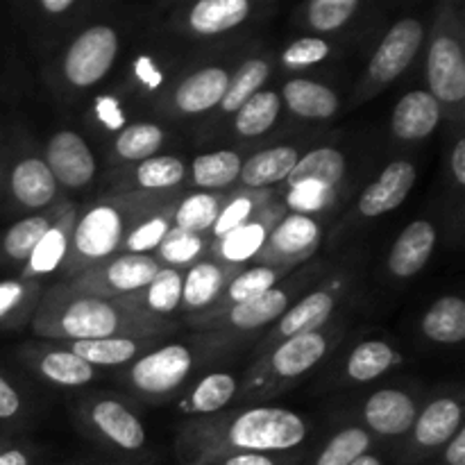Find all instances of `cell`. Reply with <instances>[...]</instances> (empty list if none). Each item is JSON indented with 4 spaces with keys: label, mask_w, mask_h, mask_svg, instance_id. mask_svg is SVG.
Wrapping results in <instances>:
<instances>
[{
    "label": "cell",
    "mask_w": 465,
    "mask_h": 465,
    "mask_svg": "<svg viewBox=\"0 0 465 465\" xmlns=\"http://www.w3.org/2000/svg\"><path fill=\"white\" fill-rule=\"evenodd\" d=\"M304 416L282 407H250L189 418L175 436L182 465H213L234 454L289 452L307 440Z\"/></svg>",
    "instance_id": "1"
},
{
    "label": "cell",
    "mask_w": 465,
    "mask_h": 465,
    "mask_svg": "<svg viewBox=\"0 0 465 465\" xmlns=\"http://www.w3.org/2000/svg\"><path fill=\"white\" fill-rule=\"evenodd\" d=\"M30 327L39 339L73 343L98 339H159L173 334L177 322L130 307L121 298L77 295L54 284L41 293Z\"/></svg>",
    "instance_id": "2"
},
{
    "label": "cell",
    "mask_w": 465,
    "mask_h": 465,
    "mask_svg": "<svg viewBox=\"0 0 465 465\" xmlns=\"http://www.w3.org/2000/svg\"><path fill=\"white\" fill-rule=\"evenodd\" d=\"M177 198L180 195L175 191H168V193H114L77 213L68 254L59 268L64 280H71L86 268L118 254L125 236L139 223H143L145 218L153 216L166 204L175 203Z\"/></svg>",
    "instance_id": "3"
},
{
    "label": "cell",
    "mask_w": 465,
    "mask_h": 465,
    "mask_svg": "<svg viewBox=\"0 0 465 465\" xmlns=\"http://www.w3.org/2000/svg\"><path fill=\"white\" fill-rule=\"evenodd\" d=\"M343 334V327L325 325L322 330L293 336V339L282 341L275 348L257 354V361L245 372V380L236 391V398L263 400L282 393L286 386L316 368L341 343Z\"/></svg>",
    "instance_id": "4"
},
{
    "label": "cell",
    "mask_w": 465,
    "mask_h": 465,
    "mask_svg": "<svg viewBox=\"0 0 465 465\" xmlns=\"http://www.w3.org/2000/svg\"><path fill=\"white\" fill-rule=\"evenodd\" d=\"M425 77L440 109L461 116L465 103V27L459 3H440L427 45Z\"/></svg>",
    "instance_id": "5"
},
{
    "label": "cell",
    "mask_w": 465,
    "mask_h": 465,
    "mask_svg": "<svg viewBox=\"0 0 465 465\" xmlns=\"http://www.w3.org/2000/svg\"><path fill=\"white\" fill-rule=\"evenodd\" d=\"M162 268L153 254H114L59 284L77 295L116 300L148 286Z\"/></svg>",
    "instance_id": "6"
},
{
    "label": "cell",
    "mask_w": 465,
    "mask_h": 465,
    "mask_svg": "<svg viewBox=\"0 0 465 465\" xmlns=\"http://www.w3.org/2000/svg\"><path fill=\"white\" fill-rule=\"evenodd\" d=\"M302 272L300 275L291 272L275 289L266 291V293L250 300V302L236 304V307L221 313V316L186 318V322L191 327H195V330L212 331V334H245V331L262 330V327H268L271 322H275L291 307V300L302 289Z\"/></svg>",
    "instance_id": "7"
},
{
    "label": "cell",
    "mask_w": 465,
    "mask_h": 465,
    "mask_svg": "<svg viewBox=\"0 0 465 465\" xmlns=\"http://www.w3.org/2000/svg\"><path fill=\"white\" fill-rule=\"evenodd\" d=\"M422 41H425V25L418 18H400L389 27L381 44L372 53L371 62H368L366 77L361 84V95L359 100H366L371 95L380 94L384 86L393 84L416 59L420 53Z\"/></svg>",
    "instance_id": "8"
},
{
    "label": "cell",
    "mask_w": 465,
    "mask_h": 465,
    "mask_svg": "<svg viewBox=\"0 0 465 465\" xmlns=\"http://www.w3.org/2000/svg\"><path fill=\"white\" fill-rule=\"evenodd\" d=\"M121 39L112 25H91L82 30L62 57V77L73 89H91L112 71Z\"/></svg>",
    "instance_id": "9"
},
{
    "label": "cell",
    "mask_w": 465,
    "mask_h": 465,
    "mask_svg": "<svg viewBox=\"0 0 465 465\" xmlns=\"http://www.w3.org/2000/svg\"><path fill=\"white\" fill-rule=\"evenodd\" d=\"M195 368V354L184 343H168L150 350L130 368V386L153 402L171 398Z\"/></svg>",
    "instance_id": "10"
},
{
    "label": "cell",
    "mask_w": 465,
    "mask_h": 465,
    "mask_svg": "<svg viewBox=\"0 0 465 465\" xmlns=\"http://www.w3.org/2000/svg\"><path fill=\"white\" fill-rule=\"evenodd\" d=\"M345 293H348V280H345V277H334V280H330L327 284L318 286L316 291H312L309 295L300 298L295 304H291V307L277 318L271 334L263 339L259 354L275 348L277 343H282V341L286 339L322 330V327L330 322L331 313L336 312V307H339V302L343 300Z\"/></svg>",
    "instance_id": "11"
},
{
    "label": "cell",
    "mask_w": 465,
    "mask_h": 465,
    "mask_svg": "<svg viewBox=\"0 0 465 465\" xmlns=\"http://www.w3.org/2000/svg\"><path fill=\"white\" fill-rule=\"evenodd\" d=\"M322 243L321 223L307 213L289 212L268 234L262 252L254 257V266L298 268L316 254Z\"/></svg>",
    "instance_id": "12"
},
{
    "label": "cell",
    "mask_w": 465,
    "mask_h": 465,
    "mask_svg": "<svg viewBox=\"0 0 465 465\" xmlns=\"http://www.w3.org/2000/svg\"><path fill=\"white\" fill-rule=\"evenodd\" d=\"M289 213L284 200L272 198L263 207H259L243 225L236 227L234 232L225 234L223 239L209 241V254L216 262L227 263V266H248L254 262L259 252H262L263 243H266L268 234L272 227Z\"/></svg>",
    "instance_id": "13"
},
{
    "label": "cell",
    "mask_w": 465,
    "mask_h": 465,
    "mask_svg": "<svg viewBox=\"0 0 465 465\" xmlns=\"http://www.w3.org/2000/svg\"><path fill=\"white\" fill-rule=\"evenodd\" d=\"M45 166L53 173L57 186L64 189H84L94 182L98 163L94 150L82 134L73 130H59L45 145Z\"/></svg>",
    "instance_id": "14"
},
{
    "label": "cell",
    "mask_w": 465,
    "mask_h": 465,
    "mask_svg": "<svg viewBox=\"0 0 465 465\" xmlns=\"http://www.w3.org/2000/svg\"><path fill=\"white\" fill-rule=\"evenodd\" d=\"M84 425L100 440L123 452H139L145 445V427L123 402L112 398H100L82 409Z\"/></svg>",
    "instance_id": "15"
},
{
    "label": "cell",
    "mask_w": 465,
    "mask_h": 465,
    "mask_svg": "<svg viewBox=\"0 0 465 465\" xmlns=\"http://www.w3.org/2000/svg\"><path fill=\"white\" fill-rule=\"evenodd\" d=\"M239 271V266H227L212 257L200 259L193 266L182 271L180 312H184L186 318L209 312Z\"/></svg>",
    "instance_id": "16"
},
{
    "label": "cell",
    "mask_w": 465,
    "mask_h": 465,
    "mask_svg": "<svg viewBox=\"0 0 465 465\" xmlns=\"http://www.w3.org/2000/svg\"><path fill=\"white\" fill-rule=\"evenodd\" d=\"M418 402L411 393L400 389L375 391L363 404V422L368 431L391 439L411 431L418 418Z\"/></svg>",
    "instance_id": "17"
},
{
    "label": "cell",
    "mask_w": 465,
    "mask_h": 465,
    "mask_svg": "<svg viewBox=\"0 0 465 465\" xmlns=\"http://www.w3.org/2000/svg\"><path fill=\"white\" fill-rule=\"evenodd\" d=\"M418 171L407 159H395L384 171L380 173L375 182L361 193L357 203L359 216L363 218H380L384 213L393 212L407 200L416 184Z\"/></svg>",
    "instance_id": "18"
},
{
    "label": "cell",
    "mask_w": 465,
    "mask_h": 465,
    "mask_svg": "<svg viewBox=\"0 0 465 465\" xmlns=\"http://www.w3.org/2000/svg\"><path fill=\"white\" fill-rule=\"evenodd\" d=\"M230 84V71L223 66H204L191 73L171 94V109L182 116L207 114L221 104Z\"/></svg>",
    "instance_id": "19"
},
{
    "label": "cell",
    "mask_w": 465,
    "mask_h": 465,
    "mask_svg": "<svg viewBox=\"0 0 465 465\" xmlns=\"http://www.w3.org/2000/svg\"><path fill=\"white\" fill-rule=\"evenodd\" d=\"M463 427V404L452 395H443L418 411L411 427V448L420 452H431L450 443L454 434Z\"/></svg>",
    "instance_id": "20"
},
{
    "label": "cell",
    "mask_w": 465,
    "mask_h": 465,
    "mask_svg": "<svg viewBox=\"0 0 465 465\" xmlns=\"http://www.w3.org/2000/svg\"><path fill=\"white\" fill-rule=\"evenodd\" d=\"M77 218V204H68L64 209L62 216L54 221V225L41 236L36 248L27 257V262L21 268V280H35L39 282L41 277H48L59 272L64 259L68 254V245H71L73 227H75Z\"/></svg>",
    "instance_id": "21"
},
{
    "label": "cell",
    "mask_w": 465,
    "mask_h": 465,
    "mask_svg": "<svg viewBox=\"0 0 465 465\" xmlns=\"http://www.w3.org/2000/svg\"><path fill=\"white\" fill-rule=\"evenodd\" d=\"M436 236L439 234H436V227L431 221L420 218V221L409 223L391 248L389 263H386L391 275L398 277V280L416 277L434 254Z\"/></svg>",
    "instance_id": "22"
},
{
    "label": "cell",
    "mask_w": 465,
    "mask_h": 465,
    "mask_svg": "<svg viewBox=\"0 0 465 465\" xmlns=\"http://www.w3.org/2000/svg\"><path fill=\"white\" fill-rule=\"evenodd\" d=\"M57 182L41 157H23L9 175V193L23 209H48L57 203Z\"/></svg>",
    "instance_id": "23"
},
{
    "label": "cell",
    "mask_w": 465,
    "mask_h": 465,
    "mask_svg": "<svg viewBox=\"0 0 465 465\" xmlns=\"http://www.w3.org/2000/svg\"><path fill=\"white\" fill-rule=\"evenodd\" d=\"M443 118V109L430 91H409L395 104L391 116V132L400 141H422L434 134Z\"/></svg>",
    "instance_id": "24"
},
{
    "label": "cell",
    "mask_w": 465,
    "mask_h": 465,
    "mask_svg": "<svg viewBox=\"0 0 465 465\" xmlns=\"http://www.w3.org/2000/svg\"><path fill=\"white\" fill-rule=\"evenodd\" d=\"M295 272V268H275V266H245L236 272L234 277L230 280V284L225 286L221 298L216 300L209 312L200 313L203 318H212V316H221L225 313L227 309L236 307V304L250 302V300L259 298L266 291L275 289L280 282H284L286 277ZM193 318V316H191Z\"/></svg>",
    "instance_id": "25"
},
{
    "label": "cell",
    "mask_w": 465,
    "mask_h": 465,
    "mask_svg": "<svg viewBox=\"0 0 465 465\" xmlns=\"http://www.w3.org/2000/svg\"><path fill=\"white\" fill-rule=\"evenodd\" d=\"M186 166L180 157L157 154L136 163L130 175L116 182V193H168L184 182Z\"/></svg>",
    "instance_id": "26"
},
{
    "label": "cell",
    "mask_w": 465,
    "mask_h": 465,
    "mask_svg": "<svg viewBox=\"0 0 465 465\" xmlns=\"http://www.w3.org/2000/svg\"><path fill=\"white\" fill-rule=\"evenodd\" d=\"M345 154L336 148H316L298 159L293 171L286 177V186L300 189V186H313V189L336 193L345 177Z\"/></svg>",
    "instance_id": "27"
},
{
    "label": "cell",
    "mask_w": 465,
    "mask_h": 465,
    "mask_svg": "<svg viewBox=\"0 0 465 465\" xmlns=\"http://www.w3.org/2000/svg\"><path fill=\"white\" fill-rule=\"evenodd\" d=\"M250 14V0H200L186 12L184 27L195 36H218L243 25Z\"/></svg>",
    "instance_id": "28"
},
{
    "label": "cell",
    "mask_w": 465,
    "mask_h": 465,
    "mask_svg": "<svg viewBox=\"0 0 465 465\" xmlns=\"http://www.w3.org/2000/svg\"><path fill=\"white\" fill-rule=\"evenodd\" d=\"M23 357H25L27 366L35 368L48 384L77 389V386H86L95 380V368L75 357L68 348L23 350Z\"/></svg>",
    "instance_id": "29"
},
{
    "label": "cell",
    "mask_w": 465,
    "mask_h": 465,
    "mask_svg": "<svg viewBox=\"0 0 465 465\" xmlns=\"http://www.w3.org/2000/svg\"><path fill=\"white\" fill-rule=\"evenodd\" d=\"M300 153L293 145H275L262 150L241 163L239 184L248 191H263L286 182L289 173L298 163Z\"/></svg>",
    "instance_id": "30"
},
{
    "label": "cell",
    "mask_w": 465,
    "mask_h": 465,
    "mask_svg": "<svg viewBox=\"0 0 465 465\" xmlns=\"http://www.w3.org/2000/svg\"><path fill=\"white\" fill-rule=\"evenodd\" d=\"M68 204L71 203H66V200H57V203L50 204L48 209H41V212L14 223V225L3 234V241H0L5 259H9V262L14 263H21L23 266V263L27 262V257L32 254V250H35L36 243L41 241V236L54 225V221L62 216L64 209H66Z\"/></svg>",
    "instance_id": "31"
},
{
    "label": "cell",
    "mask_w": 465,
    "mask_h": 465,
    "mask_svg": "<svg viewBox=\"0 0 465 465\" xmlns=\"http://www.w3.org/2000/svg\"><path fill=\"white\" fill-rule=\"evenodd\" d=\"M154 343L157 339H98L73 341L66 348L91 368H116L148 354Z\"/></svg>",
    "instance_id": "32"
},
{
    "label": "cell",
    "mask_w": 465,
    "mask_h": 465,
    "mask_svg": "<svg viewBox=\"0 0 465 465\" xmlns=\"http://www.w3.org/2000/svg\"><path fill=\"white\" fill-rule=\"evenodd\" d=\"M280 98H284L291 114L309 121H327L339 114V95L330 86L307 77H293L284 84Z\"/></svg>",
    "instance_id": "33"
},
{
    "label": "cell",
    "mask_w": 465,
    "mask_h": 465,
    "mask_svg": "<svg viewBox=\"0 0 465 465\" xmlns=\"http://www.w3.org/2000/svg\"><path fill=\"white\" fill-rule=\"evenodd\" d=\"M236 391H239V380L234 375H230V372H212V375L203 377L184 395L177 409L189 418L213 416V413H221L232 400H236Z\"/></svg>",
    "instance_id": "34"
},
{
    "label": "cell",
    "mask_w": 465,
    "mask_h": 465,
    "mask_svg": "<svg viewBox=\"0 0 465 465\" xmlns=\"http://www.w3.org/2000/svg\"><path fill=\"white\" fill-rule=\"evenodd\" d=\"M130 307L141 309L145 313H153L159 318H171L180 312L182 302V271L175 268H162L148 286H143L136 293L121 298Z\"/></svg>",
    "instance_id": "35"
},
{
    "label": "cell",
    "mask_w": 465,
    "mask_h": 465,
    "mask_svg": "<svg viewBox=\"0 0 465 465\" xmlns=\"http://www.w3.org/2000/svg\"><path fill=\"white\" fill-rule=\"evenodd\" d=\"M227 200L230 195L223 191H193L177 200L175 212H173V227L209 239V232Z\"/></svg>",
    "instance_id": "36"
},
{
    "label": "cell",
    "mask_w": 465,
    "mask_h": 465,
    "mask_svg": "<svg viewBox=\"0 0 465 465\" xmlns=\"http://www.w3.org/2000/svg\"><path fill=\"white\" fill-rule=\"evenodd\" d=\"M44 286L35 280H0V331L32 322Z\"/></svg>",
    "instance_id": "37"
},
{
    "label": "cell",
    "mask_w": 465,
    "mask_h": 465,
    "mask_svg": "<svg viewBox=\"0 0 465 465\" xmlns=\"http://www.w3.org/2000/svg\"><path fill=\"white\" fill-rule=\"evenodd\" d=\"M402 363V354L384 341H363L345 361V377L352 384H368Z\"/></svg>",
    "instance_id": "38"
},
{
    "label": "cell",
    "mask_w": 465,
    "mask_h": 465,
    "mask_svg": "<svg viewBox=\"0 0 465 465\" xmlns=\"http://www.w3.org/2000/svg\"><path fill=\"white\" fill-rule=\"evenodd\" d=\"M422 334L440 345H457L465 341V302L459 295L436 300L420 321Z\"/></svg>",
    "instance_id": "39"
},
{
    "label": "cell",
    "mask_w": 465,
    "mask_h": 465,
    "mask_svg": "<svg viewBox=\"0 0 465 465\" xmlns=\"http://www.w3.org/2000/svg\"><path fill=\"white\" fill-rule=\"evenodd\" d=\"M243 159L232 150L198 154L191 163V182L200 191H223L239 182Z\"/></svg>",
    "instance_id": "40"
},
{
    "label": "cell",
    "mask_w": 465,
    "mask_h": 465,
    "mask_svg": "<svg viewBox=\"0 0 465 465\" xmlns=\"http://www.w3.org/2000/svg\"><path fill=\"white\" fill-rule=\"evenodd\" d=\"M268 75H271V62L263 57H252L245 59L239 68H236L234 75L230 77V84H227L225 95L221 100V112L223 114H236L250 98H252L257 91H262V86L266 84Z\"/></svg>",
    "instance_id": "41"
},
{
    "label": "cell",
    "mask_w": 465,
    "mask_h": 465,
    "mask_svg": "<svg viewBox=\"0 0 465 465\" xmlns=\"http://www.w3.org/2000/svg\"><path fill=\"white\" fill-rule=\"evenodd\" d=\"M282 112V98L277 91H257L239 112L234 114V127L241 136H262L272 130Z\"/></svg>",
    "instance_id": "42"
},
{
    "label": "cell",
    "mask_w": 465,
    "mask_h": 465,
    "mask_svg": "<svg viewBox=\"0 0 465 465\" xmlns=\"http://www.w3.org/2000/svg\"><path fill=\"white\" fill-rule=\"evenodd\" d=\"M163 145V130L157 123H132L118 132L114 153L123 162H145L157 157Z\"/></svg>",
    "instance_id": "43"
},
{
    "label": "cell",
    "mask_w": 465,
    "mask_h": 465,
    "mask_svg": "<svg viewBox=\"0 0 465 465\" xmlns=\"http://www.w3.org/2000/svg\"><path fill=\"white\" fill-rule=\"evenodd\" d=\"M204 250H209L207 236L191 234V232L173 227V230L163 236V241L159 243V248L154 250L153 257L157 259L163 268L186 271V268L193 266L195 262H200Z\"/></svg>",
    "instance_id": "44"
},
{
    "label": "cell",
    "mask_w": 465,
    "mask_h": 465,
    "mask_svg": "<svg viewBox=\"0 0 465 465\" xmlns=\"http://www.w3.org/2000/svg\"><path fill=\"white\" fill-rule=\"evenodd\" d=\"M275 198V191L263 189V191H248L241 189L239 193H232L230 200L225 203V207L218 213L216 223H213L212 232H209V241L223 239L225 234L234 232L236 227L243 225L259 207H263L266 203Z\"/></svg>",
    "instance_id": "45"
},
{
    "label": "cell",
    "mask_w": 465,
    "mask_h": 465,
    "mask_svg": "<svg viewBox=\"0 0 465 465\" xmlns=\"http://www.w3.org/2000/svg\"><path fill=\"white\" fill-rule=\"evenodd\" d=\"M177 200L166 204V207H162L159 212H154L153 216L145 218L143 223H139V225L125 236L118 254H153L154 250L159 248V243L163 241V236L173 230V212H175Z\"/></svg>",
    "instance_id": "46"
},
{
    "label": "cell",
    "mask_w": 465,
    "mask_h": 465,
    "mask_svg": "<svg viewBox=\"0 0 465 465\" xmlns=\"http://www.w3.org/2000/svg\"><path fill=\"white\" fill-rule=\"evenodd\" d=\"M371 445V431L357 425L345 427V430L336 431V434L327 440V445L321 450V454H318L313 465H350L357 461L359 457L368 454Z\"/></svg>",
    "instance_id": "47"
},
{
    "label": "cell",
    "mask_w": 465,
    "mask_h": 465,
    "mask_svg": "<svg viewBox=\"0 0 465 465\" xmlns=\"http://www.w3.org/2000/svg\"><path fill=\"white\" fill-rule=\"evenodd\" d=\"M361 9L359 0H313L304 5V23L318 35H330L339 32L341 27L348 25L354 14Z\"/></svg>",
    "instance_id": "48"
},
{
    "label": "cell",
    "mask_w": 465,
    "mask_h": 465,
    "mask_svg": "<svg viewBox=\"0 0 465 465\" xmlns=\"http://www.w3.org/2000/svg\"><path fill=\"white\" fill-rule=\"evenodd\" d=\"M331 54V45L321 36H302V39L293 41L289 48L282 53V66L289 71H302V68L316 66V64L325 62Z\"/></svg>",
    "instance_id": "49"
},
{
    "label": "cell",
    "mask_w": 465,
    "mask_h": 465,
    "mask_svg": "<svg viewBox=\"0 0 465 465\" xmlns=\"http://www.w3.org/2000/svg\"><path fill=\"white\" fill-rule=\"evenodd\" d=\"M23 409V398L16 386L0 372V420H14Z\"/></svg>",
    "instance_id": "50"
},
{
    "label": "cell",
    "mask_w": 465,
    "mask_h": 465,
    "mask_svg": "<svg viewBox=\"0 0 465 465\" xmlns=\"http://www.w3.org/2000/svg\"><path fill=\"white\" fill-rule=\"evenodd\" d=\"M213 465H289V461L280 457H272V454H262V452H248V454H234V457H227L216 461Z\"/></svg>",
    "instance_id": "51"
},
{
    "label": "cell",
    "mask_w": 465,
    "mask_h": 465,
    "mask_svg": "<svg viewBox=\"0 0 465 465\" xmlns=\"http://www.w3.org/2000/svg\"><path fill=\"white\" fill-rule=\"evenodd\" d=\"M445 465H465V430L457 431V434L450 439V443L445 445L443 452Z\"/></svg>",
    "instance_id": "52"
},
{
    "label": "cell",
    "mask_w": 465,
    "mask_h": 465,
    "mask_svg": "<svg viewBox=\"0 0 465 465\" xmlns=\"http://www.w3.org/2000/svg\"><path fill=\"white\" fill-rule=\"evenodd\" d=\"M450 171H452V177L454 182H457V186H463L465 184V139L463 136H459L452 153H450Z\"/></svg>",
    "instance_id": "53"
},
{
    "label": "cell",
    "mask_w": 465,
    "mask_h": 465,
    "mask_svg": "<svg viewBox=\"0 0 465 465\" xmlns=\"http://www.w3.org/2000/svg\"><path fill=\"white\" fill-rule=\"evenodd\" d=\"M39 7L44 9V12L59 16V14H66L71 12V9H75L77 3L75 0H41Z\"/></svg>",
    "instance_id": "54"
},
{
    "label": "cell",
    "mask_w": 465,
    "mask_h": 465,
    "mask_svg": "<svg viewBox=\"0 0 465 465\" xmlns=\"http://www.w3.org/2000/svg\"><path fill=\"white\" fill-rule=\"evenodd\" d=\"M114 109H116V104H114L112 100H100V103H98L100 118H104V121H107L112 127L123 125V114L114 112Z\"/></svg>",
    "instance_id": "55"
},
{
    "label": "cell",
    "mask_w": 465,
    "mask_h": 465,
    "mask_svg": "<svg viewBox=\"0 0 465 465\" xmlns=\"http://www.w3.org/2000/svg\"><path fill=\"white\" fill-rule=\"evenodd\" d=\"M0 465H30V457L23 450L12 448L0 452Z\"/></svg>",
    "instance_id": "56"
},
{
    "label": "cell",
    "mask_w": 465,
    "mask_h": 465,
    "mask_svg": "<svg viewBox=\"0 0 465 465\" xmlns=\"http://www.w3.org/2000/svg\"><path fill=\"white\" fill-rule=\"evenodd\" d=\"M350 465H384V463H381V459L375 457V454H363V457H359L357 461Z\"/></svg>",
    "instance_id": "57"
},
{
    "label": "cell",
    "mask_w": 465,
    "mask_h": 465,
    "mask_svg": "<svg viewBox=\"0 0 465 465\" xmlns=\"http://www.w3.org/2000/svg\"><path fill=\"white\" fill-rule=\"evenodd\" d=\"M0 182H3V173H0Z\"/></svg>",
    "instance_id": "58"
},
{
    "label": "cell",
    "mask_w": 465,
    "mask_h": 465,
    "mask_svg": "<svg viewBox=\"0 0 465 465\" xmlns=\"http://www.w3.org/2000/svg\"><path fill=\"white\" fill-rule=\"evenodd\" d=\"M0 452H3V445H0Z\"/></svg>",
    "instance_id": "59"
}]
</instances>
